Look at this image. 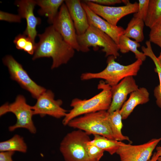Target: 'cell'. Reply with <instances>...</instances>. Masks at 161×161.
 <instances>
[{
	"instance_id": "obj_14",
	"label": "cell",
	"mask_w": 161,
	"mask_h": 161,
	"mask_svg": "<svg viewBox=\"0 0 161 161\" xmlns=\"http://www.w3.org/2000/svg\"><path fill=\"white\" fill-rule=\"evenodd\" d=\"M15 4L18 7V15L26 21L27 27L24 34L35 41L37 35L36 27L41 23V19L36 17L33 12L36 5L35 0H17L15 1Z\"/></svg>"
},
{
	"instance_id": "obj_34",
	"label": "cell",
	"mask_w": 161,
	"mask_h": 161,
	"mask_svg": "<svg viewBox=\"0 0 161 161\" xmlns=\"http://www.w3.org/2000/svg\"><path fill=\"white\" fill-rule=\"evenodd\" d=\"M156 149L157 151L156 152L159 154V157H161V145L157 147Z\"/></svg>"
},
{
	"instance_id": "obj_31",
	"label": "cell",
	"mask_w": 161,
	"mask_h": 161,
	"mask_svg": "<svg viewBox=\"0 0 161 161\" xmlns=\"http://www.w3.org/2000/svg\"><path fill=\"white\" fill-rule=\"evenodd\" d=\"M93 3L103 5H109L119 4L123 2L122 0H89Z\"/></svg>"
},
{
	"instance_id": "obj_33",
	"label": "cell",
	"mask_w": 161,
	"mask_h": 161,
	"mask_svg": "<svg viewBox=\"0 0 161 161\" xmlns=\"http://www.w3.org/2000/svg\"><path fill=\"white\" fill-rule=\"evenodd\" d=\"M159 157V155L158 153L157 152L154 153L151 158L148 161H157Z\"/></svg>"
},
{
	"instance_id": "obj_9",
	"label": "cell",
	"mask_w": 161,
	"mask_h": 161,
	"mask_svg": "<svg viewBox=\"0 0 161 161\" xmlns=\"http://www.w3.org/2000/svg\"><path fill=\"white\" fill-rule=\"evenodd\" d=\"M161 137L153 138L144 144L137 145L126 144L121 142L116 153L121 161H148Z\"/></svg>"
},
{
	"instance_id": "obj_10",
	"label": "cell",
	"mask_w": 161,
	"mask_h": 161,
	"mask_svg": "<svg viewBox=\"0 0 161 161\" xmlns=\"http://www.w3.org/2000/svg\"><path fill=\"white\" fill-rule=\"evenodd\" d=\"M96 14L103 18L112 25L117 26L118 21L123 17L130 14L135 13L138 10V3L129 2L125 5L111 7L102 5L89 1H83Z\"/></svg>"
},
{
	"instance_id": "obj_19",
	"label": "cell",
	"mask_w": 161,
	"mask_h": 161,
	"mask_svg": "<svg viewBox=\"0 0 161 161\" xmlns=\"http://www.w3.org/2000/svg\"><path fill=\"white\" fill-rule=\"evenodd\" d=\"M145 44L146 47L142 46L141 49L144 54L151 59L155 66L154 71L158 74L160 84L155 87L154 93L156 99V104L161 109V64L153 51L151 42L149 41H147L146 42Z\"/></svg>"
},
{
	"instance_id": "obj_2",
	"label": "cell",
	"mask_w": 161,
	"mask_h": 161,
	"mask_svg": "<svg viewBox=\"0 0 161 161\" xmlns=\"http://www.w3.org/2000/svg\"><path fill=\"white\" fill-rule=\"evenodd\" d=\"M97 88L101 90L98 94L88 99H73L70 103L72 109L66 113L62 120L64 126L67 125L72 120L86 114L109 109L112 100L111 86L100 81Z\"/></svg>"
},
{
	"instance_id": "obj_7",
	"label": "cell",
	"mask_w": 161,
	"mask_h": 161,
	"mask_svg": "<svg viewBox=\"0 0 161 161\" xmlns=\"http://www.w3.org/2000/svg\"><path fill=\"white\" fill-rule=\"evenodd\" d=\"M89 135L79 129L67 133L61 140L60 151L65 161H91L86 151Z\"/></svg>"
},
{
	"instance_id": "obj_30",
	"label": "cell",
	"mask_w": 161,
	"mask_h": 161,
	"mask_svg": "<svg viewBox=\"0 0 161 161\" xmlns=\"http://www.w3.org/2000/svg\"><path fill=\"white\" fill-rule=\"evenodd\" d=\"M21 18L18 15H15L2 11H0V20L10 22L20 23Z\"/></svg>"
},
{
	"instance_id": "obj_36",
	"label": "cell",
	"mask_w": 161,
	"mask_h": 161,
	"mask_svg": "<svg viewBox=\"0 0 161 161\" xmlns=\"http://www.w3.org/2000/svg\"><path fill=\"white\" fill-rule=\"evenodd\" d=\"M157 161H161V157H159Z\"/></svg>"
},
{
	"instance_id": "obj_3",
	"label": "cell",
	"mask_w": 161,
	"mask_h": 161,
	"mask_svg": "<svg viewBox=\"0 0 161 161\" xmlns=\"http://www.w3.org/2000/svg\"><path fill=\"white\" fill-rule=\"evenodd\" d=\"M115 59L113 56H109L107 66L104 69L97 73H83L80 76V79L86 80L101 79L105 80L106 83L112 87L126 77L137 75L143 62L137 59L131 64L124 65L116 61Z\"/></svg>"
},
{
	"instance_id": "obj_16",
	"label": "cell",
	"mask_w": 161,
	"mask_h": 161,
	"mask_svg": "<svg viewBox=\"0 0 161 161\" xmlns=\"http://www.w3.org/2000/svg\"><path fill=\"white\" fill-rule=\"evenodd\" d=\"M70 16L73 21L77 35L83 34L89 28L86 13L79 0L64 1Z\"/></svg>"
},
{
	"instance_id": "obj_32",
	"label": "cell",
	"mask_w": 161,
	"mask_h": 161,
	"mask_svg": "<svg viewBox=\"0 0 161 161\" xmlns=\"http://www.w3.org/2000/svg\"><path fill=\"white\" fill-rule=\"evenodd\" d=\"M13 151H2L0 152V161H13L12 157Z\"/></svg>"
},
{
	"instance_id": "obj_22",
	"label": "cell",
	"mask_w": 161,
	"mask_h": 161,
	"mask_svg": "<svg viewBox=\"0 0 161 161\" xmlns=\"http://www.w3.org/2000/svg\"><path fill=\"white\" fill-rule=\"evenodd\" d=\"M108 118L114 140L119 141L126 140L131 142V141L129 138L124 135L122 132L123 126L122 122L123 119L120 110L109 113Z\"/></svg>"
},
{
	"instance_id": "obj_21",
	"label": "cell",
	"mask_w": 161,
	"mask_h": 161,
	"mask_svg": "<svg viewBox=\"0 0 161 161\" xmlns=\"http://www.w3.org/2000/svg\"><path fill=\"white\" fill-rule=\"evenodd\" d=\"M144 24L143 19L134 15L124 30L123 35L139 43L142 42L144 38L143 32Z\"/></svg>"
},
{
	"instance_id": "obj_6",
	"label": "cell",
	"mask_w": 161,
	"mask_h": 161,
	"mask_svg": "<svg viewBox=\"0 0 161 161\" xmlns=\"http://www.w3.org/2000/svg\"><path fill=\"white\" fill-rule=\"evenodd\" d=\"M8 112L13 114L16 119V123L8 127L10 131L23 128L26 129L32 134L36 133V128L32 120L34 115L32 106L27 103L25 98L23 95H18L13 103H6L0 107L1 116Z\"/></svg>"
},
{
	"instance_id": "obj_17",
	"label": "cell",
	"mask_w": 161,
	"mask_h": 161,
	"mask_svg": "<svg viewBox=\"0 0 161 161\" xmlns=\"http://www.w3.org/2000/svg\"><path fill=\"white\" fill-rule=\"evenodd\" d=\"M149 100V93L145 88H139L131 92L120 109L123 120L126 119L137 105L146 103Z\"/></svg>"
},
{
	"instance_id": "obj_35",
	"label": "cell",
	"mask_w": 161,
	"mask_h": 161,
	"mask_svg": "<svg viewBox=\"0 0 161 161\" xmlns=\"http://www.w3.org/2000/svg\"><path fill=\"white\" fill-rule=\"evenodd\" d=\"M157 58L160 63L161 64V52L160 53V54L159 56L157 57Z\"/></svg>"
},
{
	"instance_id": "obj_23",
	"label": "cell",
	"mask_w": 161,
	"mask_h": 161,
	"mask_svg": "<svg viewBox=\"0 0 161 161\" xmlns=\"http://www.w3.org/2000/svg\"><path fill=\"white\" fill-rule=\"evenodd\" d=\"M118 45L119 50L122 53L125 54L130 51L134 54L137 60H140L143 61L145 60L146 56L143 52L138 50L137 48L140 45L135 41H133L123 35L119 38Z\"/></svg>"
},
{
	"instance_id": "obj_15",
	"label": "cell",
	"mask_w": 161,
	"mask_h": 161,
	"mask_svg": "<svg viewBox=\"0 0 161 161\" xmlns=\"http://www.w3.org/2000/svg\"><path fill=\"white\" fill-rule=\"evenodd\" d=\"M82 6L87 14L89 24H91L109 35L118 44L120 37L123 35L125 29L120 26H114L94 13L83 1Z\"/></svg>"
},
{
	"instance_id": "obj_20",
	"label": "cell",
	"mask_w": 161,
	"mask_h": 161,
	"mask_svg": "<svg viewBox=\"0 0 161 161\" xmlns=\"http://www.w3.org/2000/svg\"><path fill=\"white\" fill-rule=\"evenodd\" d=\"M144 22L150 29L161 24V0H149Z\"/></svg>"
},
{
	"instance_id": "obj_5",
	"label": "cell",
	"mask_w": 161,
	"mask_h": 161,
	"mask_svg": "<svg viewBox=\"0 0 161 161\" xmlns=\"http://www.w3.org/2000/svg\"><path fill=\"white\" fill-rule=\"evenodd\" d=\"M77 38L80 51L87 52L89 47H92L95 49L99 47L103 48L106 57L112 56L116 59L119 56L118 45L109 35L92 25H89L83 34L77 35Z\"/></svg>"
},
{
	"instance_id": "obj_1",
	"label": "cell",
	"mask_w": 161,
	"mask_h": 161,
	"mask_svg": "<svg viewBox=\"0 0 161 161\" xmlns=\"http://www.w3.org/2000/svg\"><path fill=\"white\" fill-rule=\"evenodd\" d=\"M32 58L33 60L43 57H51L52 69L67 64L74 56L75 49L65 41L61 35L51 25L41 34Z\"/></svg>"
},
{
	"instance_id": "obj_4",
	"label": "cell",
	"mask_w": 161,
	"mask_h": 161,
	"mask_svg": "<svg viewBox=\"0 0 161 161\" xmlns=\"http://www.w3.org/2000/svg\"><path fill=\"white\" fill-rule=\"evenodd\" d=\"M109 113L102 111L86 114L71 120L69 126L82 130L88 135H98L114 140L108 121Z\"/></svg>"
},
{
	"instance_id": "obj_28",
	"label": "cell",
	"mask_w": 161,
	"mask_h": 161,
	"mask_svg": "<svg viewBox=\"0 0 161 161\" xmlns=\"http://www.w3.org/2000/svg\"><path fill=\"white\" fill-rule=\"evenodd\" d=\"M149 36V41L161 49V24L151 29Z\"/></svg>"
},
{
	"instance_id": "obj_26",
	"label": "cell",
	"mask_w": 161,
	"mask_h": 161,
	"mask_svg": "<svg viewBox=\"0 0 161 161\" xmlns=\"http://www.w3.org/2000/svg\"><path fill=\"white\" fill-rule=\"evenodd\" d=\"M16 48L23 50L30 55H33L36 48V43L29 37L24 34L16 36L13 41Z\"/></svg>"
},
{
	"instance_id": "obj_11",
	"label": "cell",
	"mask_w": 161,
	"mask_h": 161,
	"mask_svg": "<svg viewBox=\"0 0 161 161\" xmlns=\"http://www.w3.org/2000/svg\"><path fill=\"white\" fill-rule=\"evenodd\" d=\"M36 99V103L32 106L34 115L41 117L48 115L58 119L64 117L68 112L61 107L62 100H55L54 93L50 90H46Z\"/></svg>"
},
{
	"instance_id": "obj_27",
	"label": "cell",
	"mask_w": 161,
	"mask_h": 161,
	"mask_svg": "<svg viewBox=\"0 0 161 161\" xmlns=\"http://www.w3.org/2000/svg\"><path fill=\"white\" fill-rule=\"evenodd\" d=\"M88 142L86 149L89 159L91 161H99L103 156L104 151L95 145L89 144Z\"/></svg>"
},
{
	"instance_id": "obj_29",
	"label": "cell",
	"mask_w": 161,
	"mask_h": 161,
	"mask_svg": "<svg viewBox=\"0 0 161 161\" xmlns=\"http://www.w3.org/2000/svg\"><path fill=\"white\" fill-rule=\"evenodd\" d=\"M149 0H139L138 10L134 15L143 19L144 21L148 11Z\"/></svg>"
},
{
	"instance_id": "obj_12",
	"label": "cell",
	"mask_w": 161,
	"mask_h": 161,
	"mask_svg": "<svg viewBox=\"0 0 161 161\" xmlns=\"http://www.w3.org/2000/svg\"><path fill=\"white\" fill-rule=\"evenodd\" d=\"M52 24L65 41L75 50L80 51L74 24L65 3L60 8L58 14Z\"/></svg>"
},
{
	"instance_id": "obj_13",
	"label": "cell",
	"mask_w": 161,
	"mask_h": 161,
	"mask_svg": "<svg viewBox=\"0 0 161 161\" xmlns=\"http://www.w3.org/2000/svg\"><path fill=\"white\" fill-rule=\"evenodd\" d=\"M138 88L133 76L126 77L117 85L111 87L112 100L107 112L111 113L120 110L128 95Z\"/></svg>"
},
{
	"instance_id": "obj_8",
	"label": "cell",
	"mask_w": 161,
	"mask_h": 161,
	"mask_svg": "<svg viewBox=\"0 0 161 161\" xmlns=\"http://www.w3.org/2000/svg\"><path fill=\"white\" fill-rule=\"evenodd\" d=\"M3 61L8 68L11 78L29 92L33 97L37 99L46 91L44 88L32 80L22 65L12 56L6 55L3 58Z\"/></svg>"
},
{
	"instance_id": "obj_18",
	"label": "cell",
	"mask_w": 161,
	"mask_h": 161,
	"mask_svg": "<svg viewBox=\"0 0 161 161\" xmlns=\"http://www.w3.org/2000/svg\"><path fill=\"white\" fill-rule=\"evenodd\" d=\"M36 5L40 8L38 13L41 16H44L48 18L49 23L52 24L57 16L58 9L64 2L63 0H37Z\"/></svg>"
},
{
	"instance_id": "obj_25",
	"label": "cell",
	"mask_w": 161,
	"mask_h": 161,
	"mask_svg": "<svg viewBox=\"0 0 161 161\" xmlns=\"http://www.w3.org/2000/svg\"><path fill=\"white\" fill-rule=\"evenodd\" d=\"M92 140L89 141V144L96 146L111 155L116 153L121 141L111 140L98 135H94Z\"/></svg>"
},
{
	"instance_id": "obj_24",
	"label": "cell",
	"mask_w": 161,
	"mask_h": 161,
	"mask_svg": "<svg viewBox=\"0 0 161 161\" xmlns=\"http://www.w3.org/2000/svg\"><path fill=\"white\" fill-rule=\"evenodd\" d=\"M27 146L23 137L15 134L10 139L0 142V151L26 153Z\"/></svg>"
}]
</instances>
